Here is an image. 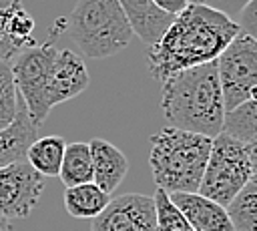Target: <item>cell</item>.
<instances>
[{
    "instance_id": "83f0119b",
    "label": "cell",
    "mask_w": 257,
    "mask_h": 231,
    "mask_svg": "<svg viewBox=\"0 0 257 231\" xmlns=\"http://www.w3.org/2000/svg\"><path fill=\"white\" fill-rule=\"evenodd\" d=\"M0 231H12L10 219H6V217H2V215H0Z\"/></svg>"
},
{
    "instance_id": "ba28073f",
    "label": "cell",
    "mask_w": 257,
    "mask_h": 231,
    "mask_svg": "<svg viewBox=\"0 0 257 231\" xmlns=\"http://www.w3.org/2000/svg\"><path fill=\"white\" fill-rule=\"evenodd\" d=\"M44 185V177L26 161L0 167V215L6 219L28 217L36 207Z\"/></svg>"
},
{
    "instance_id": "30bf717a",
    "label": "cell",
    "mask_w": 257,
    "mask_h": 231,
    "mask_svg": "<svg viewBox=\"0 0 257 231\" xmlns=\"http://www.w3.org/2000/svg\"><path fill=\"white\" fill-rule=\"evenodd\" d=\"M90 82L84 58L76 54L74 50L62 48L56 54L50 84H48V106H56L60 102H66L74 96H78Z\"/></svg>"
},
{
    "instance_id": "8992f818",
    "label": "cell",
    "mask_w": 257,
    "mask_h": 231,
    "mask_svg": "<svg viewBox=\"0 0 257 231\" xmlns=\"http://www.w3.org/2000/svg\"><path fill=\"white\" fill-rule=\"evenodd\" d=\"M56 46L52 42L24 46L10 58L12 78L30 119L40 127L50 112L48 106V84L56 60Z\"/></svg>"
},
{
    "instance_id": "4316f807",
    "label": "cell",
    "mask_w": 257,
    "mask_h": 231,
    "mask_svg": "<svg viewBox=\"0 0 257 231\" xmlns=\"http://www.w3.org/2000/svg\"><path fill=\"white\" fill-rule=\"evenodd\" d=\"M12 4H14V0H0V18L6 14V10H8Z\"/></svg>"
},
{
    "instance_id": "44dd1931",
    "label": "cell",
    "mask_w": 257,
    "mask_h": 231,
    "mask_svg": "<svg viewBox=\"0 0 257 231\" xmlns=\"http://www.w3.org/2000/svg\"><path fill=\"white\" fill-rule=\"evenodd\" d=\"M18 90L12 78L10 60H0V131L8 129L18 112Z\"/></svg>"
},
{
    "instance_id": "ac0fdd59",
    "label": "cell",
    "mask_w": 257,
    "mask_h": 231,
    "mask_svg": "<svg viewBox=\"0 0 257 231\" xmlns=\"http://www.w3.org/2000/svg\"><path fill=\"white\" fill-rule=\"evenodd\" d=\"M223 133H227L243 143L257 139V96H253V98L241 102L239 106H235L233 110L225 112Z\"/></svg>"
},
{
    "instance_id": "6da1fadb",
    "label": "cell",
    "mask_w": 257,
    "mask_h": 231,
    "mask_svg": "<svg viewBox=\"0 0 257 231\" xmlns=\"http://www.w3.org/2000/svg\"><path fill=\"white\" fill-rule=\"evenodd\" d=\"M239 32L235 18L207 4L189 2L161 40L149 46V70L155 80L165 82L175 72L215 62Z\"/></svg>"
},
{
    "instance_id": "603a6c76",
    "label": "cell",
    "mask_w": 257,
    "mask_h": 231,
    "mask_svg": "<svg viewBox=\"0 0 257 231\" xmlns=\"http://www.w3.org/2000/svg\"><path fill=\"white\" fill-rule=\"evenodd\" d=\"M239 28L251 36L257 38V0H249L247 6L241 10L239 20H237Z\"/></svg>"
},
{
    "instance_id": "e0dca14e",
    "label": "cell",
    "mask_w": 257,
    "mask_h": 231,
    "mask_svg": "<svg viewBox=\"0 0 257 231\" xmlns=\"http://www.w3.org/2000/svg\"><path fill=\"white\" fill-rule=\"evenodd\" d=\"M58 177L64 183V187L92 183V159L88 143L74 141L66 145Z\"/></svg>"
},
{
    "instance_id": "5bb4252c",
    "label": "cell",
    "mask_w": 257,
    "mask_h": 231,
    "mask_svg": "<svg viewBox=\"0 0 257 231\" xmlns=\"http://www.w3.org/2000/svg\"><path fill=\"white\" fill-rule=\"evenodd\" d=\"M36 137H38V125L30 119V114L20 98L14 123L8 129L0 131V167L24 161L26 151Z\"/></svg>"
},
{
    "instance_id": "8fae6325",
    "label": "cell",
    "mask_w": 257,
    "mask_h": 231,
    "mask_svg": "<svg viewBox=\"0 0 257 231\" xmlns=\"http://www.w3.org/2000/svg\"><path fill=\"white\" fill-rule=\"evenodd\" d=\"M171 201L181 209L193 231H233L227 207L195 193H169Z\"/></svg>"
},
{
    "instance_id": "3957f363",
    "label": "cell",
    "mask_w": 257,
    "mask_h": 231,
    "mask_svg": "<svg viewBox=\"0 0 257 231\" xmlns=\"http://www.w3.org/2000/svg\"><path fill=\"white\" fill-rule=\"evenodd\" d=\"M213 139L175 127H163L151 137L149 165L157 187L167 193L199 191Z\"/></svg>"
},
{
    "instance_id": "52a82bcc",
    "label": "cell",
    "mask_w": 257,
    "mask_h": 231,
    "mask_svg": "<svg viewBox=\"0 0 257 231\" xmlns=\"http://www.w3.org/2000/svg\"><path fill=\"white\" fill-rule=\"evenodd\" d=\"M217 74L223 92L225 112L257 96V38L239 32L219 54Z\"/></svg>"
},
{
    "instance_id": "4fadbf2b",
    "label": "cell",
    "mask_w": 257,
    "mask_h": 231,
    "mask_svg": "<svg viewBox=\"0 0 257 231\" xmlns=\"http://www.w3.org/2000/svg\"><path fill=\"white\" fill-rule=\"evenodd\" d=\"M88 147L92 159V183L110 195L126 177L128 171L126 155H122V151L116 149L112 143L98 137L92 139Z\"/></svg>"
},
{
    "instance_id": "7c38bea8",
    "label": "cell",
    "mask_w": 257,
    "mask_h": 231,
    "mask_svg": "<svg viewBox=\"0 0 257 231\" xmlns=\"http://www.w3.org/2000/svg\"><path fill=\"white\" fill-rule=\"evenodd\" d=\"M133 34H137L149 46L159 42L165 30L175 20L173 14L161 10L153 0H118Z\"/></svg>"
},
{
    "instance_id": "2e32d148",
    "label": "cell",
    "mask_w": 257,
    "mask_h": 231,
    "mask_svg": "<svg viewBox=\"0 0 257 231\" xmlns=\"http://www.w3.org/2000/svg\"><path fill=\"white\" fill-rule=\"evenodd\" d=\"M64 149H66V141L62 137L56 135L36 137L30 143L24 161L42 177H58Z\"/></svg>"
},
{
    "instance_id": "9c48e42d",
    "label": "cell",
    "mask_w": 257,
    "mask_h": 231,
    "mask_svg": "<svg viewBox=\"0 0 257 231\" xmlns=\"http://www.w3.org/2000/svg\"><path fill=\"white\" fill-rule=\"evenodd\" d=\"M92 231H157L153 197L141 193L118 195L92 219Z\"/></svg>"
},
{
    "instance_id": "7a4b0ae2",
    "label": "cell",
    "mask_w": 257,
    "mask_h": 231,
    "mask_svg": "<svg viewBox=\"0 0 257 231\" xmlns=\"http://www.w3.org/2000/svg\"><path fill=\"white\" fill-rule=\"evenodd\" d=\"M161 84V108L169 127L205 135L209 139L223 133L225 102L217 62L175 72Z\"/></svg>"
},
{
    "instance_id": "277c9868",
    "label": "cell",
    "mask_w": 257,
    "mask_h": 231,
    "mask_svg": "<svg viewBox=\"0 0 257 231\" xmlns=\"http://www.w3.org/2000/svg\"><path fill=\"white\" fill-rule=\"evenodd\" d=\"M70 36L86 58H108L135 36L118 0H78L70 14Z\"/></svg>"
},
{
    "instance_id": "d6986e66",
    "label": "cell",
    "mask_w": 257,
    "mask_h": 231,
    "mask_svg": "<svg viewBox=\"0 0 257 231\" xmlns=\"http://www.w3.org/2000/svg\"><path fill=\"white\" fill-rule=\"evenodd\" d=\"M233 231H257V185L247 183L227 207Z\"/></svg>"
},
{
    "instance_id": "5b68a950",
    "label": "cell",
    "mask_w": 257,
    "mask_h": 231,
    "mask_svg": "<svg viewBox=\"0 0 257 231\" xmlns=\"http://www.w3.org/2000/svg\"><path fill=\"white\" fill-rule=\"evenodd\" d=\"M251 177L253 167L247 155V145L227 133L213 137L199 193L223 207H229L243 187L251 183Z\"/></svg>"
},
{
    "instance_id": "9a60e30c",
    "label": "cell",
    "mask_w": 257,
    "mask_h": 231,
    "mask_svg": "<svg viewBox=\"0 0 257 231\" xmlns=\"http://www.w3.org/2000/svg\"><path fill=\"white\" fill-rule=\"evenodd\" d=\"M64 209L70 217L74 219H96L104 207L110 201V195L104 193L98 185L94 183H82L74 187H66L64 195Z\"/></svg>"
},
{
    "instance_id": "7402d4cb",
    "label": "cell",
    "mask_w": 257,
    "mask_h": 231,
    "mask_svg": "<svg viewBox=\"0 0 257 231\" xmlns=\"http://www.w3.org/2000/svg\"><path fill=\"white\" fill-rule=\"evenodd\" d=\"M4 30L20 48L34 44V40H32L34 18L22 8V0H16L10 6V10H8L6 18H4Z\"/></svg>"
},
{
    "instance_id": "f1b7e54d",
    "label": "cell",
    "mask_w": 257,
    "mask_h": 231,
    "mask_svg": "<svg viewBox=\"0 0 257 231\" xmlns=\"http://www.w3.org/2000/svg\"><path fill=\"white\" fill-rule=\"evenodd\" d=\"M251 183H255V185H257V173H255V175L251 177Z\"/></svg>"
},
{
    "instance_id": "cb8c5ba5",
    "label": "cell",
    "mask_w": 257,
    "mask_h": 231,
    "mask_svg": "<svg viewBox=\"0 0 257 231\" xmlns=\"http://www.w3.org/2000/svg\"><path fill=\"white\" fill-rule=\"evenodd\" d=\"M191 2H199V4H207L215 10H221L223 14L235 18L241 14V10L247 6L249 0H191Z\"/></svg>"
},
{
    "instance_id": "ffe728a7",
    "label": "cell",
    "mask_w": 257,
    "mask_h": 231,
    "mask_svg": "<svg viewBox=\"0 0 257 231\" xmlns=\"http://www.w3.org/2000/svg\"><path fill=\"white\" fill-rule=\"evenodd\" d=\"M153 203H155L157 231H193L191 225L187 223L185 215L181 213V209L171 201L169 193L163 191L161 187L155 189Z\"/></svg>"
},
{
    "instance_id": "d4e9b609",
    "label": "cell",
    "mask_w": 257,
    "mask_h": 231,
    "mask_svg": "<svg viewBox=\"0 0 257 231\" xmlns=\"http://www.w3.org/2000/svg\"><path fill=\"white\" fill-rule=\"evenodd\" d=\"M161 10H165V12H169V14H173V16H177L181 10H185L187 8V4L191 2V0H153Z\"/></svg>"
},
{
    "instance_id": "484cf974",
    "label": "cell",
    "mask_w": 257,
    "mask_h": 231,
    "mask_svg": "<svg viewBox=\"0 0 257 231\" xmlns=\"http://www.w3.org/2000/svg\"><path fill=\"white\" fill-rule=\"evenodd\" d=\"M247 145V155H249V161H251V167H253V175L257 173V139L245 143Z\"/></svg>"
}]
</instances>
